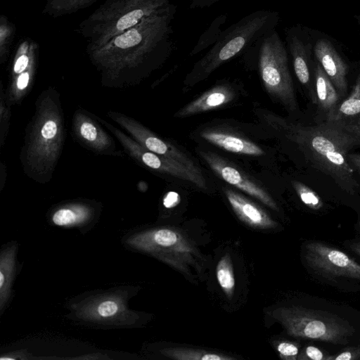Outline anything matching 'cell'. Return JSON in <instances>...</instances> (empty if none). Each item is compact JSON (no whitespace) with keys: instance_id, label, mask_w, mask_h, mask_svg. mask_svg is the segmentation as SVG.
Wrapping results in <instances>:
<instances>
[{"instance_id":"1","label":"cell","mask_w":360,"mask_h":360,"mask_svg":"<svg viewBox=\"0 0 360 360\" xmlns=\"http://www.w3.org/2000/svg\"><path fill=\"white\" fill-rule=\"evenodd\" d=\"M176 6L166 8L98 46L86 48L91 63L103 79H132L155 62L165 58L172 48V22Z\"/></svg>"},{"instance_id":"2","label":"cell","mask_w":360,"mask_h":360,"mask_svg":"<svg viewBox=\"0 0 360 360\" xmlns=\"http://www.w3.org/2000/svg\"><path fill=\"white\" fill-rule=\"evenodd\" d=\"M307 160L329 176L346 193L353 195L359 185L347 155L360 146V119L329 121L313 125H283Z\"/></svg>"},{"instance_id":"3","label":"cell","mask_w":360,"mask_h":360,"mask_svg":"<svg viewBox=\"0 0 360 360\" xmlns=\"http://www.w3.org/2000/svg\"><path fill=\"white\" fill-rule=\"evenodd\" d=\"M65 136L60 94L49 87L36 100L20 151L22 167L28 177L39 184L50 181L63 151Z\"/></svg>"},{"instance_id":"4","label":"cell","mask_w":360,"mask_h":360,"mask_svg":"<svg viewBox=\"0 0 360 360\" xmlns=\"http://www.w3.org/2000/svg\"><path fill=\"white\" fill-rule=\"evenodd\" d=\"M276 13L270 11H255L225 30L217 41L194 66L189 79L199 81L240 53L252 48L274 30Z\"/></svg>"},{"instance_id":"5","label":"cell","mask_w":360,"mask_h":360,"mask_svg":"<svg viewBox=\"0 0 360 360\" xmlns=\"http://www.w3.org/2000/svg\"><path fill=\"white\" fill-rule=\"evenodd\" d=\"M174 0H106L79 25L86 48L101 44L141 20L173 4Z\"/></svg>"},{"instance_id":"6","label":"cell","mask_w":360,"mask_h":360,"mask_svg":"<svg viewBox=\"0 0 360 360\" xmlns=\"http://www.w3.org/2000/svg\"><path fill=\"white\" fill-rule=\"evenodd\" d=\"M272 316L295 338L346 345L355 332L349 321L337 314L300 306L277 308Z\"/></svg>"},{"instance_id":"7","label":"cell","mask_w":360,"mask_h":360,"mask_svg":"<svg viewBox=\"0 0 360 360\" xmlns=\"http://www.w3.org/2000/svg\"><path fill=\"white\" fill-rule=\"evenodd\" d=\"M257 53L259 71L266 92L286 109L295 110L297 103L287 51L275 30L262 38Z\"/></svg>"},{"instance_id":"8","label":"cell","mask_w":360,"mask_h":360,"mask_svg":"<svg viewBox=\"0 0 360 360\" xmlns=\"http://www.w3.org/2000/svg\"><path fill=\"white\" fill-rule=\"evenodd\" d=\"M139 247L187 275L200 271L201 259L195 243L184 232L169 227L155 229L137 239Z\"/></svg>"},{"instance_id":"9","label":"cell","mask_w":360,"mask_h":360,"mask_svg":"<svg viewBox=\"0 0 360 360\" xmlns=\"http://www.w3.org/2000/svg\"><path fill=\"white\" fill-rule=\"evenodd\" d=\"M94 116L114 135L126 153L136 162L154 172L191 182L202 189L207 188L204 176L193 172L180 162L147 150L121 129L98 116Z\"/></svg>"},{"instance_id":"10","label":"cell","mask_w":360,"mask_h":360,"mask_svg":"<svg viewBox=\"0 0 360 360\" xmlns=\"http://www.w3.org/2000/svg\"><path fill=\"white\" fill-rule=\"evenodd\" d=\"M303 256L307 266L318 274L360 281V264L334 247L309 240L304 244Z\"/></svg>"},{"instance_id":"11","label":"cell","mask_w":360,"mask_h":360,"mask_svg":"<svg viewBox=\"0 0 360 360\" xmlns=\"http://www.w3.org/2000/svg\"><path fill=\"white\" fill-rule=\"evenodd\" d=\"M107 115L124 129L129 136L147 150L180 162L193 172L203 176L201 169L191 157L176 146L156 135L135 119L115 111H108Z\"/></svg>"},{"instance_id":"12","label":"cell","mask_w":360,"mask_h":360,"mask_svg":"<svg viewBox=\"0 0 360 360\" xmlns=\"http://www.w3.org/2000/svg\"><path fill=\"white\" fill-rule=\"evenodd\" d=\"M199 153L212 170L224 181L259 200L271 209L278 210L276 202L264 188L237 166L212 152L200 150Z\"/></svg>"},{"instance_id":"13","label":"cell","mask_w":360,"mask_h":360,"mask_svg":"<svg viewBox=\"0 0 360 360\" xmlns=\"http://www.w3.org/2000/svg\"><path fill=\"white\" fill-rule=\"evenodd\" d=\"M72 134L83 147L98 155H120L116 144L100 122L82 109L75 110L72 122Z\"/></svg>"},{"instance_id":"14","label":"cell","mask_w":360,"mask_h":360,"mask_svg":"<svg viewBox=\"0 0 360 360\" xmlns=\"http://www.w3.org/2000/svg\"><path fill=\"white\" fill-rule=\"evenodd\" d=\"M314 54L340 96H344L347 90V64L333 45L325 39L317 41L314 46Z\"/></svg>"},{"instance_id":"15","label":"cell","mask_w":360,"mask_h":360,"mask_svg":"<svg viewBox=\"0 0 360 360\" xmlns=\"http://www.w3.org/2000/svg\"><path fill=\"white\" fill-rule=\"evenodd\" d=\"M224 192L236 215L248 226L257 229H269L277 226L263 209L243 195L227 188Z\"/></svg>"},{"instance_id":"16","label":"cell","mask_w":360,"mask_h":360,"mask_svg":"<svg viewBox=\"0 0 360 360\" xmlns=\"http://www.w3.org/2000/svg\"><path fill=\"white\" fill-rule=\"evenodd\" d=\"M234 96L235 92L229 85H217L181 108L174 117L184 118L217 109L230 103Z\"/></svg>"},{"instance_id":"17","label":"cell","mask_w":360,"mask_h":360,"mask_svg":"<svg viewBox=\"0 0 360 360\" xmlns=\"http://www.w3.org/2000/svg\"><path fill=\"white\" fill-rule=\"evenodd\" d=\"M200 135L208 143L231 153L252 156L264 154L257 144L233 132L210 129L201 131Z\"/></svg>"},{"instance_id":"18","label":"cell","mask_w":360,"mask_h":360,"mask_svg":"<svg viewBox=\"0 0 360 360\" xmlns=\"http://www.w3.org/2000/svg\"><path fill=\"white\" fill-rule=\"evenodd\" d=\"M314 88L318 108L327 117L339 105L341 96L319 63L314 70Z\"/></svg>"},{"instance_id":"19","label":"cell","mask_w":360,"mask_h":360,"mask_svg":"<svg viewBox=\"0 0 360 360\" xmlns=\"http://www.w3.org/2000/svg\"><path fill=\"white\" fill-rule=\"evenodd\" d=\"M288 39L295 75L300 84L307 89L312 103L316 104V91L311 80L305 47L295 35H291Z\"/></svg>"},{"instance_id":"20","label":"cell","mask_w":360,"mask_h":360,"mask_svg":"<svg viewBox=\"0 0 360 360\" xmlns=\"http://www.w3.org/2000/svg\"><path fill=\"white\" fill-rule=\"evenodd\" d=\"M360 119V74L349 96L339 104L326 120L340 121Z\"/></svg>"},{"instance_id":"21","label":"cell","mask_w":360,"mask_h":360,"mask_svg":"<svg viewBox=\"0 0 360 360\" xmlns=\"http://www.w3.org/2000/svg\"><path fill=\"white\" fill-rule=\"evenodd\" d=\"M90 213L89 207L82 204H72L56 210L52 216V221L57 226L77 224L86 220Z\"/></svg>"},{"instance_id":"22","label":"cell","mask_w":360,"mask_h":360,"mask_svg":"<svg viewBox=\"0 0 360 360\" xmlns=\"http://www.w3.org/2000/svg\"><path fill=\"white\" fill-rule=\"evenodd\" d=\"M162 353L176 360H233L234 357L217 352L186 347L165 349Z\"/></svg>"},{"instance_id":"23","label":"cell","mask_w":360,"mask_h":360,"mask_svg":"<svg viewBox=\"0 0 360 360\" xmlns=\"http://www.w3.org/2000/svg\"><path fill=\"white\" fill-rule=\"evenodd\" d=\"M97 0H47L43 12L51 17L58 18L91 6Z\"/></svg>"},{"instance_id":"24","label":"cell","mask_w":360,"mask_h":360,"mask_svg":"<svg viewBox=\"0 0 360 360\" xmlns=\"http://www.w3.org/2000/svg\"><path fill=\"white\" fill-rule=\"evenodd\" d=\"M216 278L226 297L231 300L235 292L236 280L229 254H225L218 262L216 267Z\"/></svg>"},{"instance_id":"25","label":"cell","mask_w":360,"mask_h":360,"mask_svg":"<svg viewBox=\"0 0 360 360\" xmlns=\"http://www.w3.org/2000/svg\"><path fill=\"white\" fill-rule=\"evenodd\" d=\"M292 185L301 201L308 207L318 210L323 203L320 196L311 188L298 181H293Z\"/></svg>"},{"instance_id":"26","label":"cell","mask_w":360,"mask_h":360,"mask_svg":"<svg viewBox=\"0 0 360 360\" xmlns=\"http://www.w3.org/2000/svg\"><path fill=\"white\" fill-rule=\"evenodd\" d=\"M0 23V56L1 62L4 63L8 56V48L14 34V27L4 16L1 17Z\"/></svg>"},{"instance_id":"27","label":"cell","mask_w":360,"mask_h":360,"mask_svg":"<svg viewBox=\"0 0 360 360\" xmlns=\"http://www.w3.org/2000/svg\"><path fill=\"white\" fill-rule=\"evenodd\" d=\"M0 99V146L2 148L8 132L11 117V105L6 101L2 85Z\"/></svg>"},{"instance_id":"28","label":"cell","mask_w":360,"mask_h":360,"mask_svg":"<svg viewBox=\"0 0 360 360\" xmlns=\"http://www.w3.org/2000/svg\"><path fill=\"white\" fill-rule=\"evenodd\" d=\"M275 348L281 359L284 360H297L300 353V345L289 340H281L275 344Z\"/></svg>"},{"instance_id":"29","label":"cell","mask_w":360,"mask_h":360,"mask_svg":"<svg viewBox=\"0 0 360 360\" xmlns=\"http://www.w3.org/2000/svg\"><path fill=\"white\" fill-rule=\"evenodd\" d=\"M328 356L319 348L308 345L299 353L297 360H328Z\"/></svg>"},{"instance_id":"30","label":"cell","mask_w":360,"mask_h":360,"mask_svg":"<svg viewBox=\"0 0 360 360\" xmlns=\"http://www.w3.org/2000/svg\"><path fill=\"white\" fill-rule=\"evenodd\" d=\"M328 360H360V347H349L335 355H329Z\"/></svg>"},{"instance_id":"31","label":"cell","mask_w":360,"mask_h":360,"mask_svg":"<svg viewBox=\"0 0 360 360\" xmlns=\"http://www.w3.org/2000/svg\"><path fill=\"white\" fill-rule=\"evenodd\" d=\"M119 306L112 300H106L101 302L97 308V314L103 318L112 316L118 311Z\"/></svg>"},{"instance_id":"32","label":"cell","mask_w":360,"mask_h":360,"mask_svg":"<svg viewBox=\"0 0 360 360\" xmlns=\"http://www.w3.org/2000/svg\"><path fill=\"white\" fill-rule=\"evenodd\" d=\"M179 202L180 197L179 194L175 192L167 193L163 199V205L167 208H172L176 206Z\"/></svg>"},{"instance_id":"33","label":"cell","mask_w":360,"mask_h":360,"mask_svg":"<svg viewBox=\"0 0 360 360\" xmlns=\"http://www.w3.org/2000/svg\"><path fill=\"white\" fill-rule=\"evenodd\" d=\"M347 159L352 169L360 175V153H348Z\"/></svg>"},{"instance_id":"34","label":"cell","mask_w":360,"mask_h":360,"mask_svg":"<svg viewBox=\"0 0 360 360\" xmlns=\"http://www.w3.org/2000/svg\"><path fill=\"white\" fill-rule=\"evenodd\" d=\"M217 0H192L191 6H208Z\"/></svg>"},{"instance_id":"35","label":"cell","mask_w":360,"mask_h":360,"mask_svg":"<svg viewBox=\"0 0 360 360\" xmlns=\"http://www.w3.org/2000/svg\"><path fill=\"white\" fill-rule=\"evenodd\" d=\"M350 248L358 255L360 256V242L353 243L350 245Z\"/></svg>"}]
</instances>
